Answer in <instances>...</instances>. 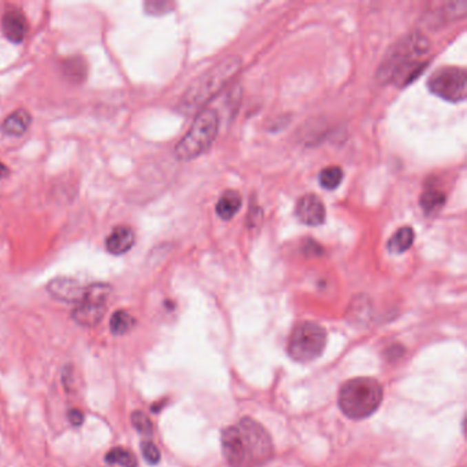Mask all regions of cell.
Segmentation results:
<instances>
[{"instance_id":"cell-1","label":"cell","mask_w":467,"mask_h":467,"mask_svg":"<svg viewBox=\"0 0 467 467\" xmlns=\"http://www.w3.org/2000/svg\"><path fill=\"white\" fill-rule=\"evenodd\" d=\"M222 454L231 467H260L273 457L267 430L251 418H242L222 430Z\"/></svg>"},{"instance_id":"cell-2","label":"cell","mask_w":467,"mask_h":467,"mask_svg":"<svg viewBox=\"0 0 467 467\" xmlns=\"http://www.w3.org/2000/svg\"><path fill=\"white\" fill-rule=\"evenodd\" d=\"M429 50L430 41L425 34L419 32L406 34L385 54L377 70V80L399 87L410 84L424 70Z\"/></svg>"},{"instance_id":"cell-3","label":"cell","mask_w":467,"mask_h":467,"mask_svg":"<svg viewBox=\"0 0 467 467\" xmlns=\"http://www.w3.org/2000/svg\"><path fill=\"white\" fill-rule=\"evenodd\" d=\"M240 68L241 59L236 55H229L211 66L188 87L181 98L180 112L184 114L200 113L231 83Z\"/></svg>"},{"instance_id":"cell-4","label":"cell","mask_w":467,"mask_h":467,"mask_svg":"<svg viewBox=\"0 0 467 467\" xmlns=\"http://www.w3.org/2000/svg\"><path fill=\"white\" fill-rule=\"evenodd\" d=\"M384 397L381 384L369 377L347 381L339 393V407L346 417L360 421L377 411Z\"/></svg>"},{"instance_id":"cell-5","label":"cell","mask_w":467,"mask_h":467,"mask_svg":"<svg viewBox=\"0 0 467 467\" xmlns=\"http://www.w3.org/2000/svg\"><path fill=\"white\" fill-rule=\"evenodd\" d=\"M218 129V113L213 109H203L196 114L187 134L177 143L174 148L176 158L181 162H188L205 154L216 140Z\"/></svg>"},{"instance_id":"cell-6","label":"cell","mask_w":467,"mask_h":467,"mask_svg":"<svg viewBox=\"0 0 467 467\" xmlns=\"http://www.w3.org/2000/svg\"><path fill=\"white\" fill-rule=\"evenodd\" d=\"M326 331L315 322H302L291 333L288 352L299 363H309L320 357L325 350Z\"/></svg>"},{"instance_id":"cell-7","label":"cell","mask_w":467,"mask_h":467,"mask_svg":"<svg viewBox=\"0 0 467 467\" xmlns=\"http://www.w3.org/2000/svg\"><path fill=\"white\" fill-rule=\"evenodd\" d=\"M112 295V287L105 282H95L87 287L85 295L72 313L76 324L94 328L103 320L107 310V300Z\"/></svg>"},{"instance_id":"cell-8","label":"cell","mask_w":467,"mask_h":467,"mask_svg":"<svg viewBox=\"0 0 467 467\" xmlns=\"http://www.w3.org/2000/svg\"><path fill=\"white\" fill-rule=\"evenodd\" d=\"M428 88L433 95L447 102L461 103L466 99V72L457 66L440 68L429 77Z\"/></svg>"},{"instance_id":"cell-9","label":"cell","mask_w":467,"mask_h":467,"mask_svg":"<svg viewBox=\"0 0 467 467\" xmlns=\"http://www.w3.org/2000/svg\"><path fill=\"white\" fill-rule=\"evenodd\" d=\"M1 30L4 37L12 44L22 43L29 32V23L25 12L19 7H8L1 17Z\"/></svg>"},{"instance_id":"cell-10","label":"cell","mask_w":467,"mask_h":467,"mask_svg":"<svg viewBox=\"0 0 467 467\" xmlns=\"http://www.w3.org/2000/svg\"><path fill=\"white\" fill-rule=\"evenodd\" d=\"M48 293L65 303H80L85 295L87 287L79 280L70 277H56L47 284Z\"/></svg>"},{"instance_id":"cell-11","label":"cell","mask_w":467,"mask_h":467,"mask_svg":"<svg viewBox=\"0 0 467 467\" xmlns=\"http://www.w3.org/2000/svg\"><path fill=\"white\" fill-rule=\"evenodd\" d=\"M296 216L307 227H320L325 222L326 209L324 202L313 194L302 196L296 205Z\"/></svg>"},{"instance_id":"cell-12","label":"cell","mask_w":467,"mask_h":467,"mask_svg":"<svg viewBox=\"0 0 467 467\" xmlns=\"http://www.w3.org/2000/svg\"><path fill=\"white\" fill-rule=\"evenodd\" d=\"M134 240H136V234L132 228L119 225L107 236L105 245H106V249L112 255L118 256V255H123L127 251H130L134 245Z\"/></svg>"},{"instance_id":"cell-13","label":"cell","mask_w":467,"mask_h":467,"mask_svg":"<svg viewBox=\"0 0 467 467\" xmlns=\"http://www.w3.org/2000/svg\"><path fill=\"white\" fill-rule=\"evenodd\" d=\"M32 125V116L25 109H18L11 113L1 123V132L8 136H22Z\"/></svg>"},{"instance_id":"cell-14","label":"cell","mask_w":467,"mask_h":467,"mask_svg":"<svg viewBox=\"0 0 467 467\" xmlns=\"http://www.w3.org/2000/svg\"><path fill=\"white\" fill-rule=\"evenodd\" d=\"M62 70L65 77L74 83V84H81L87 80L88 77V63L87 59L81 55H73L69 56L63 61L62 63Z\"/></svg>"},{"instance_id":"cell-15","label":"cell","mask_w":467,"mask_h":467,"mask_svg":"<svg viewBox=\"0 0 467 467\" xmlns=\"http://www.w3.org/2000/svg\"><path fill=\"white\" fill-rule=\"evenodd\" d=\"M446 202H447V196H446L444 191H442L440 188H437L435 185L426 187L425 191H422L421 198H419L421 209L428 216H433V214L439 213L444 207Z\"/></svg>"},{"instance_id":"cell-16","label":"cell","mask_w":467,"mask_h":467,"mask_svg":"<svg viewBox=\"0 0 467 467\" xmlns=\"http://www.w3.org/2000/svg\"><path fill=\"white\" fill-rule=\"evenodd\" d=\"M241 205H242L241 195L237 191L229 189V191H225L221 195V198L218 199L217 206H216V211H217L220 218L229 221L238 213Z\"/></svg>"},{"instance_id":"cell-17","label":"cell","mask_w":467,"mask_h":467,"mask_svg":"<svg viewBox=\"0 0 467 467\" xmlns=\"http://www.w3.org/2000/svg\"><path fill=\"white\" fill-rule=\"evenodd\" d=\"M414 238H415L414 229L410 227H403L397 229L389 238L388 249L392 253H403L414 244Z\"/></svg>"},{"instance_id":"cell-18","label":"cell","mask_w":467,"mask_h":467,"mask_svg":"<svg viewBox=\"0 0 467 467\" xmlns=\"http://www.w3.org/2000/svg\"><path fill=\"white\" fill-rule=\"evenodd\" d=\"M344 180V172L340 166H329L321 170L320 176H318V181L321 184L322 188L328 189V191H333L336 188H339V185L343 183Z\"/></svg>"},{"instance_id":"cell-19","label":"cell","mask_w":467,"mask_h":467,"mask_svg":"<svg viewBox=\"0 0 467 467\" xmlns=\"http://www.w3.org/2000/svg\"><path fill=\"white\" fill-rule=\"evenodd\" d=\"M134 326V318L123 310H118L110 320V331L114 336H123Z\"/></svg>"},{"instance_id":"cell-20","label":"cell","mask_w":467,"mask_h":467,"mask_svg":"<svg viewBox=\"0 0 467 467\" xmlns=\"http://www.w3.org/2000/svg\"><path fill=\"white\" fill-rule=\"evenodd\" d=\"M106 462L109 465H118L122 467H137L136 457L125 448H113L106 455Z\"/></svg>"},{"instance_id":"cell-21","label":"cell","mask_w":467,"mask_h":467,"mask_svg":"<svg viewBox=\"0 0 467 467\" xmlns=\"http://www.w3.org/2000/svg\"><path fill=\"white\" fill-rule=\"evenodd\" d=\"M130 421H132V425L133 428L140 433V435H144V436H151L152 432H154V426H152V422L151 419L148 418V415H145L144 413L141 411H134L130 417Z\"/></svg>"},{"instance_id":"cell-22","label":"cell","mask_w":467,"mask_h":467,"mask_svg":"<svg viewBox=\"0 0 467 467\" xmlns=\"http://www.w3.org/2000/svg\"><path fill=\"white\" fill-rule=\"evenodd\" d=\"M173 8V4L163 0H151L144 3V10L149 15H163Z\"/></svg>"},{"instance_id":"cell-23","label":"cell","mask_w":467,"mask_h":467,"mask_svg":"<svg viewBox=\"0 0 467 467\" xmlns=\"http://www.w3.org/2000/svg\"><path fill=\"white\" fill-rule=\"evenodd\" d=\"M141 453H143V457L147 461V464H149L152 466L159 464V461H160V451L158 450V447L152 442H143Z\"/></svg>"},{"instance_id":"cell-24","label":"cell","mask_w":467,"mask_h":467,"mask_svg":"<svg viewBox=\"0 0 467 467\" xmlns=\"http://www.w3.org/2000/svg\"><path fill=\"white\" fill-rule=\"evenodd\" d=\"M68 417H69V421H70V424H72L73 426H81L83 422H84V418H85L84 414H83V411H80V410H77V408L70 410L69 414H68Z\"/></svg>"},{"instance_id":"cell-25","label":"cell","mask_w":467,"mask_h":467,"mask_svg":"<svg viewBox=\"0 0 467 467\" xmlns=\"http://www.w3.org/2000/svg\"><path fill=\"white\" fill-rule=\"evenodd\" d=\"M8 176H10V169L3 162H0V180L7 178Z\"/></svg>"}]
</instances>
